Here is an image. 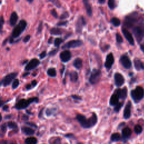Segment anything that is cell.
Instances as JSON below:
<instances>
[{
	"instance_id": "obj_1",
	"label": "cell",
	"mask_w": 144,
	"mask_h": 144,
	"mask_svg": "<svg viewBox=\"0 0 144 144\" xmlns=\"http://www.w3.org/2000/svg\"><path fill=\"white\" fill-rule=\"evenodd\" d=\"M27 27V22L26 21L22 20L20 21L18 25L14 28L12 33V37L16 38L21 35V33L23 32L25 28Z\"/></svg>"
},
{
	"instance_id": "obj_2",
	"label": "cell",
	"mask_w": 144,
	"mask_h": 144,
	"mask_svg": "<svg viewBox=\"0 0 144 144\" xmlns=\"http://www.w3.org/2000/svg\"><path fill=\"white\" fill-rule=\"evenodd\" d=\"M131 95L135 102H139L143 97L144 90L141 87H137L131 91Z\"/></svg>"
},
{
	"instance_id": "obj_3",
	"label": "cell",
	"mask_w": 144,
	"mask_h": 144,
	"mask_svg": "<svg viewBox=\"0 0 144 144\" xmlns=\"http://www.w3.org/2000/svg\"><path fill=\"white\" fill-rule=\"evenodd\" d=\"M38 100L37 97L30 98L28 100L22 99L20 100L19 102L16 104L15 107L17 109H25L26 108L27 106H28V105H29L30 104L33 102H37Z\"/></svg>"
},
{
	"instance_id": "obj_4",
	"label": "cell",
	"mask_w": 144,
	"mask_h": 144,
	"mask_svg": "<svg viewBox=\"0 0 144 144\" xmlns=\"http://www.w3.org/2000/svg\"><path fill=\"white\" fill-rule=\"evenodd\" d=\"M134 33L137 41L140 42L144 37V26H139L134 29Z\"/></svg>"
},
{
	"instance_id": "obj_5",
	"label": "cell",
	"mask_w": 144,
	"mask_h": 144,
	"mask_svg": "<svg viewBox=\"0 0 144 144\" xmlns=\"http://www.w3.org/2000/svg\"><path fill=\"white\" fill-rule=\"evenodd\" d=\"M17 75H18V73H12L7 75L2 80L1 83H0V85H1L2 84H3V85L4 86H7L8 85H9L11 83V82L14 80V79L16 77Z\"/></svg>"
},
{
	"instance_id": "obj_6",
	"label": "cell",
	"mask_w": 144,
	"mask_h": 144,
	"mask_svg": "<svg viewBox=\"0 0 144 144\" xmlns=\"http://www.w3.org/2000/svg\"><path fill=\"white\" fill-rule=\"evenodd\" d=\"M101 72L100 70L95 69L93 70L90 78V82L91 84H96L99 81Z\"/></svg>"
},
{
	"instance_id": "obj_7",
	"label": "cell",
	"mask_w": 144,
	"mask_h": 144,
	"mask_svg": "<svg viewBox=\"0 0 144 144\" xmlns=\"http://www.w3.org/2000/svg\"><path fill=\"white\" fill-rule=\"evenodd\" d=\"M83 42L81 40H72L68 42L63 47V49H70V48H75L82 45Z\"/></svg>"
},
{
	"instance_id": "obj_8",
	"label": "cell",
	"mask_w": 144,
	"mask_h": 144,
	"mask_svg": "<svg viewBox=\"0 0 144 144\" xmlns=\"http://www.w3.org/2000/svg\"><path fill=\"white\" fill-rule=\"evenodd\" d=\"M77 119L82 127H83L84 128H88V119H86V118L84 115L82 114H78L77 115Z\"/></svg>"
},
{
	"instance_id": "obj_9",
	"label": "cell",
	"mask_w": 144,
	"mask_h": 144,
	"mask_svg": "<svg viewBox=\"0 0 144 144\" xmlns=\"http://www.w3.org/2000/svg\"><path fill=\"white\" fill-rule=\"evenodd\" d=\"M115 84L117 87L122 86L125 83V78L120 73H115L114 75Z\"/></svg>"
},
{
	"instance_id": "obj_10",
	"label": "cell",
	"mask_w": 144,
	"mask_h": 144,
	"mask_svg": "<svg viewBox=\"0 0 144 144\" xmlns=\"http://www.w3.org/2000/svg\"><path fill=\"white\" fill-rule=\"evenodd\" d=\"M120 61L122 65L126 69H129L132 66V63L128 56L123 55L120 58Z\"/></svg>"
},
{
	"instance_id": "obj_11",
	"label": "cell",
	"mask_w": 144,
	"mask_h": 144,
	"mask_svg": "<svg viewBox=\"0 0 144 144\" xmlns=\"http://www.w3.org/2000/svg\"><path fill=\"white\" fill-rule=\"evenodd\" d=\"M40 63V62L37 59H33L32 60H30L29 63H28L27 66L25 67V70H30L36 68L38 65Z\"/></svg>"
},
{
	"instance_id": "obj_12",
	"label": "cell",
	"mask_w": 144,
	"mask_h": 144,
	"mask_svg": "<svg viewBox=\"0 0 144 144\" xmlns=\"http://www.w3.org/2000/svg\"><path fill=\"white\" fill-rule=\"evenodd\" d=\"M71 57H72L71 53H70V52L68 50L64 51L61 52L60 55V58L61 59V61L63 62H64V63H66V62L69 61L70 60V59H71Z\"/></svg>"
},
{
	"instance_id": "obj_13",
	"label": "cell",
	"mask_w": 144,
	"mask_h": 144,
	"mask_svg": "<svg viewBox=\"0 0 144 144\" xmlns=\"http://www.w3.org/2000/svg\"><path fill=\"white\" fill-rule=\"evenodd\" d=\"M122 32H123L124 36H125V38H126L127 40L128 41L129 43H130L131 45H132V46H134V45H135V41L133 38V36H132V35L130 33V32H128V30L125 29V28L122 29Z\"/></svg>"
},
{
	"instance_id": "obj_14",
	"label": "cell",
	"mask_w": 144,
	"mask_h": 144,
	"mask_svg": "<svg viewBox=\"0 0 144 144\" xmlns=\"http://www.w3.org/2000/svg\"><path fill=\"white\" fill-rule=\"evenodd\" d=\"M114 62V59L113 55L112 54V53H109L106 56L105 63V67L108 69L111 68V67H112L113 64Z\"/></svg>"
},
{
	"instance_id": "obj_15",
	"label": "cell",
	"mask_w": 144,
	"mask_h": 144,
	"mask_svg": "<svg viewBox=\"0 0 144 144\" xmlns=\"http://www.w3.org/2000/svg\"><path fill=\"white\" fill-rule=\"evenodd\" d=\"M131 103L130 101L127 104L126 108L124 110V114L123 116L125 119H128V118L131 116Z\"/></svg>"
},
{
	"instance_id": "obj_16",
	"label": "cell",
	"mask_w": 144,
	"mask_h": 144,
	"mask_svg": "<svg viewBox=\"0 0 144 144\" xmlns=\"http://www.w3.org/2000/svg\"><path fill=\"white\" fill-rule=\"evenodd\" d=\"M115 94H117L119 98L121 99H125L127 95V91L126 88H124L123 89H118L117 90V93Z\"/></svg>"
},
{
	"instance_id": "obj_17",
	"label": "cell",
	"mask_w": 144,
	"mask_h": 144,
	"mask_svg": "<svg viewBox=\"0 0 144 144\" xmlns=\"http://www.w3.org/2000/svg\"><path fill=\"white\" fill-rule=\"evenodd\" d=\"M136 22V20L133 17L127 16L125 20V25L128 27H131L134 25L135 23Z\"/></svg>"
},
{
	"instance_id": "obj_18",
	"label": "cell",
	"mask_w": 144,
	"mask_h": 144,
	"mask_svg": "<svg viewBox=\"0 0 144 144\" xmlns=\"http://www.w3.org/2000/svg\"><path fill=\"white\" fill-rule=\"evenodd\" d=\"M97 118L96 115L95 113H94L92 114V117H91L89 118V119H88L89 128L91 127H92V126H94L95 124L97 123Z\"/></svg>"
},
{
	"instance_id": "obj_19",
	"label": "cell",
	"mask_w": 144,
	"mask_h": 144,
	"mask_svg": "<svg viewBox=\"0 0 144 144\" xmlns=\"http://www.w3.org/2000/svg\"><path fill=\"white\" fill-rule=\"evenodd\" d=\"M135 67L137 70L144 69V65L142 63V61L138 59H135L134 60Z\"/></svg>"
},
{
	"instance_id": "obj_20",
	"label": "cell",
	"mask_w": 144,
	"mask_h": 144,
	"mask_svg": "<svg viewBox=\"0 0 144 144\" xmlns=\"http://www.w3.org/2000/svg\"><path fill=\"white\" fill-rule=\"evenodd\" d=\"M86 24V20L83 17H81V18L78 19V20L77 23V32H81L82 30V25Z\"/></svg>"
},
{
	"instance_id": "obj_21",
	"label": "cell",
	"mask_w": 144,
	"mask_h": 144,
	"mask_svg": "<svg viewBox=\"0 0 144 144\" xmlns=\"http://www.w3.org/2000/svg\"><path fill=\"white\" fill-rule=\"evenodd\" d=\"M118 101H119V97H118L117 94L114 93V94L112 96L110 100V104L112 106H115L118 103Z\"/></svg>"
},
{
	"instance_id": "obj_22",
	"label": "cell",
	"mask_w": 144,
	"mask_h": 144,
	"mask_svg": "<svg viewBox=\"0 0 144 144\" xmlns=\"http://www.w3.org/2000/svg\"><path fill=\"white\" fill-rule=\"evenodd\" d=\"M18 19V15H17V14L15 12H14L11 14L10 18V25H12V26H14V25H15L16 24V23L17 22Z\"/></svg>"
},
{
	"instance_id": "obj_23",
	"label": "cell",
	"mask_w": 144,
	"mask_h": 144,
	"mask_svg": "<svg viewBox=\"0 0 144 144\" xmlns=\"http://www.w3.org/2000/svg\"><path fill=\"white\" fill-rule=\"evenodd\" d=\"M83 3L84 5H85L87 14H88L89 16H91L92 14V7L91 6V5H90L89 2L88 1H86V0H84Z\"/></svg>"
},
{
	"instance_id": "obj_24",
	"label": "cell",
	"mask_w": 144,
	"mask_h": 144,
	"mask_svg": "<svg viewBox=\"0 0 144 144\" xmlns=\"http://www.w3.org/2000/svg\"><path fill=\"white\" fill-rule=\"evenodd\" d=\"M82 60L80 58H77L74 61V63H73V65L76 68L79 69H81L82 67Z\"/></svg>"
},
{
	"instance_id": "obj_25",
	"label": "cell",
	"mask_w": 144,
	"mask_h": 144,
	"mask_svg": "<svg viewBox=\"0 0 144 144\" xmlns=\"http://www.w3.org/2000/svg\"><path fill=\"white\" fill-rule=\"evenodd\" d=\"M69 76H70V81L73 82H75L77 81L78 78V73L76 72L75 71L72 72L70 73Z\"/></svg>"
},
{
	"instance_id": "obj_26",
	"label": "cell",
	"mask_w": 144,
	"mask_h": 144,
	"mask_svg": "<svg viewBox=\"0 0 144 144\" xmlns=\"http://www.w3.org/2000/svg\"><path fill=\"white\" fill-rule=\"evenodd\" d=\"M131 134H132L131 129L128 127L125 128L122 130V135L124 137H128L131 136Z\"/></svg>"
},
{
	"instance_id": "obj_27",
	"label": "cell",
	"mask_w": 144,
	"mask_h": 144,
	"mask_svg": "<svg viewBox=\"0 0 144 144\" xmlns=\"http://www.w3.org/2000/svg\"><path fill=\"white\" fill-rule=\"evenodd\" d=\"M62 33V30L58 28H53L50 31V33L52 35H61Z\"/></svg>"
},
{
	"instance_id": "obj_28",
	"label": "cell",
	"mask_w": 144,
	"mask_h": 144,
	"mask_svg": "<svg viewBox=\"0 0 144 144\" xmlns=\"http://www.w3.org/2000/svg\"><path fill=\"white\" fill-rule=\"evenodd\" d=\"M37 142L36 138L34 137H28L25 140V143L26 144H36Z\"/></svg>"
},
{
	"instance_id": "obj_29",
	"label": "cell",
	"mask_w": 144,
	"mask_h": 144,
	"mask_svg": "<svg viewBox=\"0 0 144 144\" xmlns=\"http://www.w3.org/2000/svg\"><path fill=\"white\" fill-rule=\"evenodd\" d=\"M23 131L27 135H33L35 134V131L33 129L29 127H24L23 129Z\"/></svg>"
},
{
	"instance_id": "obj_30",
	"label": "cell",
	"mask_w": 144,
	"mask_h": 144,
	"mask_svg": "<svg viewBox=\"0 0 144 144\" xmlns=\"http://www.w3.org/2000/svg\"><path fill=\"white\" fill-rule=\"evenodd\" d=\"M120 136L119 134L115 133L113 134L111 136V140L113 141H118L120 140Z\"/></svg>"
},
{
	"instance_id": "obj_31",
	"label": "cell",
	"mask_w": 144,
	"mask_h": 144,
	"mask_svg": "<svg viewBox=\"0 0 144 144\" xmlns=\"http://www.w3.org/2000/svg\"><path fill=\"white\" fill-rule=\"evenodd\" d=\"M111 22L115 27H118L120 24V20L117 18H113L111 20Z\"/></svg>"
},
{
	"instance_id": "obj_32",
	"label": "cell",
	"mask_w": 144,
	"mask_h": 144,
	"mask_svg": "<svg viewBox=\"0 0 144 144\" xmlns=\"http://www.w3.org/2000/svg\"><path fill=\"white\" fill-rule=\"evenodd\" d=\"M47 74L50 77H54L56 75V70L54 68H50L47 70Z\"/></svg>"
},
{
	"instance_id": "obj_33",
	"label": "cell",
	"mask_w": 144,
	"mask_h": 144,
	"mask_svg": "<svg viewBox=\"0 0 144 144\" xmlns=\"http://www.w3.org/2000/svg\"><path fill=\"white\" fill-rule=\"evenodd\" d=\"M142 127L140 125H136L135 127V132H136L137 134H140L142 132Z\"/></svg>"
},
{
	"instance_id": "obj_34",
	"label": "cell",
	"mask_w": 144,
	"mask_h": 144,
	"mask_svg": "<svg viewBox=\"0 0 144 144\" xmlns=\"http://www.w3.org/2000/svg\"><path fill=\"white\" fill-rule=\"evenodd\" d=\"M108 6L111 10L114 9L115 7V2L114 0H109L108 1Z\"/></svg>"
},
{
	"instance_id": "obj_35",
	"label": "cell",
	"mask_w": 144,
	"mask_h": 144,
	"mask_svg": "<svg viewBox=\"0 0 144 144\" xmlns=\"http://www.w3.org/2000/svg\"><path fill=\"white\" fill-rule=\"evenodd\" d=\"M123 106V103H118L116 105H115V108H114V110L116 112H119L121 108H122Z\"/></svg>"
},
{
	"instance_id": "obj_36",
	"label": "cell",
	"mask_w": 144,
	"mask_h": 144,
	"mask_svg": "<svg viewBox=\"0 0 144 144\" xmlns=\"http://www.w3.org/2000/svg\"><path fill=\"white\" fill-rule=\"evenodd\" d=\"M8 127L10 128H13V129H15L16 128L18 127V126H17V125L15 123V122H9L7 124Z\"/></svg>"
},
{
	"instance_id": "obj_37",
	"label": "cell",
	"mask_w": 144,
	"mask_h": 144,
	"mask_svg": "<svg viewBox=\"0 0 144 144\" xmlns=\"http://www.w3.org/2000/svg\"><path fill=\"white\" fill-rule=\"evenodd\" d=\"M62 42H63V39L60 38H57L55 39V42H54V43L55 46L56 47H58L59 46V45H60Z\"/></svg>"
},
{
	"instance_id": "obj_38",
	"label": "cell",
	"mask_w": 144,
	"mask_h": 144,
	"mask_svg": "<svg viewBox=\"0 0 144 144\" xmlns=\"http://www.w3.org/2000/svg\"><path fill=\"white\" fill-rule=\"evenodd\" d=\"M19 84V81L18 80V79H15V80L14 81L13 83V85H12L13 88V89L16 88L17 87H18Z\"/></svg>"
},
{
	"instance_id": "obj_39",
	"label": "cell",
	"mask_w": 144,
	"mask_h": 144,
	"mask_svg": "<svg viewBox=\"0 0 144 144\" xmlns=\"http://www.w3.org/2000/svg\"><path fill=\"white\" fill-rule=\"evenodd\" d=\"M116 39H117V41L118 43H122L123 42V38L122 37V36H121L119 34H117L116 35Z\"/></svg>"
},
{
	"instance_id": "obj_40",
	"label": "cell",
	"mask_w": 144,
	"mask_h": 144,
	"mask_svg": "<svg viewBox=\"0 0 144 144\" xmlns=\"http://www.w3.org/2000/svg\"><path fill=\"white\" fill-rule=\"evenodd\" d=\"M4 23H5V21H4V18H3L2 16H1V17H0V30L1 31L2 30L3 25H4Z\"/></svg>"
},
{
	"instance_id": "obj_41",
	"label": "cell",
	"mask_w": 144,
	"mask_h": 144,
	"mask_svg": "<svg viewBox=\"0 0 144 144\" xmlns=\"http://www.w3.org/2000/svg\"><path fill=\"white\" fill-rule=\"evenodd\" d=\"M69 16V14L68 13H64V14H62V15L60 16V19H65L68 17Z\"/></svg>"
},
{
	"instance_id": "obj_42",
	"label": "cell",
	"mask_w": 144,
	"mask_h": 144,
	"mask_svg": "<svg viewBox=\"0 0 144 144\" xmlns=\"http://www.w3.org/2000/svg\"><path fill=\"white\" fill-rule=\"evenodd\" d=\"M51 13L52 15L55 17V18H58V14H57V13H56V11L54 9H53L52 10H51Z\"/></svg>"
},
{
	"instance_id": "obj_43",
	"label": "cell",
	"mask_w": 144,
	"mask_h": 144,
	"mask_svg": "<svg viewBox=\"0 0 144 144\" xmlns=\"http://www.w3.org/2000/svg\"><path fill=\"white\" fill-rule=\"evenodd\" d=\"M46 56V51H43L42 53H41L40 55H39V57H40L41 59H43Z\"/></svg>"
},
{
	"instance_id": "obj_44",
	"label": "cell",
	"mask_w": 144,
	"mask_h": 144,
	"mask_svg": "<svg viewBox=\"0 0 144 144\" xmlns=\"http://www.w3.org/2000/svg\"><path fill=\"white\" fill-rule=\"evenodd\" d=\"M30 38V36L29 35H28L27 36L25 37V38H24V42H27L29 41V40Z\"/></svg>"
},
{
	"instance_id": "obj_45",
	"label": "cell",
	"mask_w": 144,
	"mask_h": 144,
	"mask_svg": "<svg viewBox=\"0 0 144 144\" xmlns=\"http://www.w3.org/2000/svg\"><path fill=\"white\" fill-rule=\"evenodd\" d=\"M1 128V130H2L3 132H5L6 131V127L5 125H2Z\"/></svg>"
},
{
	"instance_id": "obj_46",
	"label": "cell",
	"mask_w": 144,
	"mask_h": 144,
	"mask_svg": "<svg viewBox=\"0 0 144 144\" xmlns=\"http://www.w3.org/2000/svg\"><path fill=\"white\" fill-rule=\"evenodd\" d=\"M42 28V23H41L39 24V27H38V33H39L40 32H41Z\"/></svg>"
},
{
	"instance_id": "obj_47",
	"label": "cell",
	"mask_w": 144,
	"mask_h": 144,
	"mask_svg": "<svg viewBox=\"0 0 144 144\" xmlns=\"http://www.w3.org/2000/svg\"><path fill=\"white\" fill-rule=\"evenodd\" d=\"M58 52V50H53L51 52H50L49 53V55H55V53Z\"/></svg>"
},
{
	"instance_id": "obj_48",
	"label": "cell",
	"mask_w": 144,
	"mask_h": 144,
	"mask_svg": "<svg viewBox=\"0 0 144 144\" xmlns=\"http://www.w3.org/2000/svg\"><path fill=\"white\" fill-rule=\"evenodd\" d=\"M67 24V21H64V22H60L58 24V26H61V25H65Z\"/></svg>"
},
{
	"instance_id": "obj_49",
	"label": "cell",
	"mask_w": 144,
	"mask_h": 144,
	"mask_svg": "<svg viewBox=\"0 0 144 144\" xmlns=\"http://www.w3.org/2000/svg\"><path fill=\"white\" fill-rule=\"evenodd\" d=\"M26 124H27V125H28L30 126H32V127H35V128H37V126L35 125V124H34V123H27Z\"/></svg>"
},
{
	"instance_id": "obj_50",
	"label": "cell",
	"mask_w": 144,
	"mask_h": 144,
	"mask_svg": "<svg viewBox=\"0 0 144 144\" xmlns=\"http://www.w3.org/2000/svg\"><path fill=\"white\" fill-rule=\"evenodd\" d=\"M72 97L73 98H74V99H76V100H81V98L79 97V96H75V95H73V96H72Z\"/></svg>"
},
{
	"instance_id": "obj_51",
	"label": "cell",
	"mask_w": 144,
	"mask_h": 144,
	"mask_svg": "<svg viewBox=\"0 0 144 144\" xmlns=\"http://www.w3.org/2000/svg\"><path fill=\"white\" fill-rule=\"evenodd\" d=\"M59 143H60V139H58L55 141L54 143H53V144H59Z\"/></svg>"
},
{
	"instance_id": "obj_52",
	"label": "cell",
	"mask_w": 144,
	"mask_h": 144,
	"mask_svg": "<svg viewBox=\"0 0 144 144\" xmlns=\"http://www.w3.org/2000/svg\"><path fill=\"white\" fill-rule=\"evenodd\" d=\"M23 119L25 120H27L28 119V117L27 116V115H23Z\"/></svg>"
},
{
	"instance_id": "obj_53",
	"label": "cell",
	"mask_w": 144,
	"mask_h": 144,
	"mask_svg": "<svg viewBox=\"0 0 144 144\" xmlns=\"http://www.w3.org/2000/svg\"><path fill=\"white\" fill-rule=\"evenodd\" d=\"M32 86H35L36 84H37V81H32Z\"/></svg>"
},
{
	"instance_id": "obj_54",
	"label": "cell",
	"mask_w": 144,
	"mask_h": 144,
	"mask_svg": "<svg viewBox=\"0 0 144 144\" xmlns=\"http://www.w3.org/2000/svg\"><path fill=\"white\" fill-rule=\"evenodd\" d=\"M105 0H99V1H98V2H99L100 4H104V3H105Z\"/></svg>"
},
{
	"instance_id": "obj_55",
	"label": "cell",
	"mask_w": 144,
	"mask_h": 144,
	"mask_svg": "<svg viewBox=\"0 0 144 144\" xmlns=\"http://www.w3.org/2000/svg\"><path fill=\"white\" fill-rule=\"evenodd\" d=\"M8 109V106L7 105H5L4 107V110H6Z\"/></svg>"
},
{
	"instance_id": "obj_56",
	"label": "cell",
	"mask_w": 144,
	"mask_h": 144,
	"mask_svg": "<svg viewBox=\"0 0 144 144\" xmlns=\"http://www.w3.org/2000/svg\"><path fill=\"white\" fill-rule=\"evenodd\" d=\"M30 88H31V86L30 85V84H28V85L27 86V89L29 90Z\"/></svg>"
},
{
	"instance_id": "obj_57",
	"label": "cell",
	"mask_w": 144,
	"mask_h": 144,
	"mask_svg": "<svg viewBox=\"0 0 144 144\" xmlns=\"http://www.w3.org/2000/svg\"><path fill=\"white\" fill-rule=\"evenodd\" d=\"M141 48L142 50L144 52V46H143V45H142V46H141Z\"/></svg>"
},
{
	"instance_id": "obj_58",
	"label": "cell",
	"mask_w": 144,
	"mask_h": 144,
	"mask_svg": "<svg viewBox=\"0 0 144 144\" xmlns=\"http://www.w3.org/2000/svg\"><path fill=\"white\" fill-rule=\"evenodd\" d=\"M28 74H29V73H25V74L23 75V77H25V76L28 75Z\"/></svg>"
},
{
	"instance_id": "obj_59",
	"label": "cell",
	"mask_w": 144,
	"mask_h": 144,
	"mask_svg": "<svg viewBox=\"0 0 144 144\" xmlns=\"http://www.w3.org/2000/svg\"><path fill=\"white\" fill-rule=\"evenodd\" d=\"M3 103H3L2 101L1 100H0V106H1L2 105Z\"/></svg>"
},
{
	"instance_id": "obj_60",
	"label": "cell",
	"mask_w": 144,
	"mask_h": 144,
	"mask_svg": "<svg viewBox=\"0 0 144 144\" xmlns=\"http://www.w3.org/2000/svg\"><path fill=\"white\" fill-rule=\"evenodd\" d=\"M1 119H2V117H1V115L0 114V121L1 120Z\"/></svg>"
},
{
	"instance_id": "obj_61",
	"label": "cell",
	"mask_w": 144,
	"mask_h": 144,
	"mask_svg": "<svg viewBox=\"0 0 144 144\" xmlns=\"http://www.w3.org/2000/svg\"><path fill=\"white\" fill-rule=\"evenodd\" d=\"M11 144H16L15 143H11Z\"/></svg>"
}]
</instances>
